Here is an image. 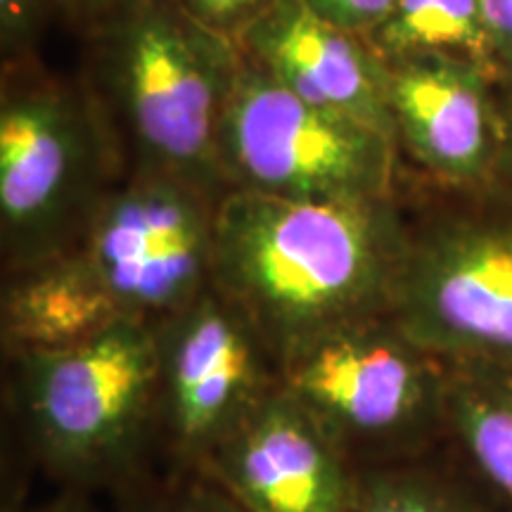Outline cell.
Wrapping results in <instances>:
<instances>
[{
  "label": "cell",
  "instance_id": "6da1fadb",
  "mask_svg": "<svg viewBox=\"0 0 512 512\" xmlns=\"http://www.w3.org/2000/svg\"><path fill=\"white\" fill-rule=\"evenodd\" d=\"M408 214L403 195L294 202L230 190L216 211L214 287L283 363L325 332L389 313Z\"/></svg>",
  "mask_w": 512,
  "mask_h": 512
},
{
  "label": "cell",
  "instance_id": "7a4b0ae2",
  "mask_svg": "<svg viewBox=\"0 0 512 512\" xmlns=\"http://www.w3.org/2000/svg\"><path fill=\"white\" fill-rule=\"evenodd\" d=\"M83 29V83L110 126L124 176H174L226 195L219 131L238 43L197 22L178 0H117Z\"/></svg>",
  "mask_w": 512,
  "mask_h": 512
},
{
  "label": "cell",
  "instance_id": "3957f363",
  "mask_svg": "<svg viewBox=\"0 0 512 512\" xmlns=\"http://www.w3.org/2000/svg\"><path fill=\"white\" fill-rule=\"evenodd\" d=\"M3 406L31 467L76 494H114L155 465V328L119 320L50 351L3 354Z\"/></svg>",
  "mask_w": 512,
  "mask_h": 512
},
{
  "label": "cell",
  "instance_id": "277c9868",
  "mask_svg": "<svg viewBox=\"0 0 512 512\" xmlns=\"http://www.w3.org/2000/svg\"><path fill=\"white\" fill-rule=\"evenodd\" d=\"M124 178L117 143L86 83L8 64L0 98L3 273L67 254Z\"/></svg>",
  "mask_w": 512,
  "mask_h": 512
},
{
  "label": "cell",
  "instance_id": "5b68a950",
  "mask_svg": "<svg viewBox=\"0 0 512 512\" xmlns=\"http://www.w3.org/2000/svg\"><path fill=\"white\" fill-rule=\"evenodd\" d=\"M448 366L389 313L351 320L287 358L280 384L354 470L446 446Z\"/></svg>",
  "mask_w": 512,
  "mask_h": 512
},
{
  "label": "cell",
  "instance_id": "8992f818",
  "mask_svg": "<svg viewBox=\"0 0 512 512\" xmlns=\"http://www.w3.org/2000/svg\"><path fill=\"white\" fill-rule=\"evenodd\" d=\"M434 192L403 197L408 240L389 316L446 361L512 366V202Z\"/></svg>",
  "mask_w": 512,
  "mask_h": 512
},
{
  "label": "cell",
  "instance_id": "52a82bcc",
  "mask_svg": "<svg viewBox=\"0 0 512 512\" xmlns=\"http://www.w3.org/2000/svg\"><path fill=\"white\" fill-rule=\"evenodd\" d=\"M401 150L387 133L311 105L240 53L219 131L230 190L294 202H361L401 192Z\"/></svg>",
  "mask_w": 512,
  "mask_h": 512
},
{
  "label": "cell",
  "instance_id": "ba28073f",
  "mask_svg": "<svg viewBox=\"0 0 512 512\" xmlns=\"http://www.w3.org/2000/svg\"><path fill=\"white\" fill-rule=\"evenodd\" d=\"M221 197L162 174H126L74 252L121 320L157 328L214 285Z\"/></svg>",
  "mask_w": 512,
  "mask_h": 512
},
{
  "label": "cell",
  "instance_id": "9c48e42d",
  "mask_svg": "<svg viewBox=\"0 0 512 512\" xmlns=\"http://www.w3.org/2000/svg\"><path fill=\"white\" fill-rule=\"evenodd\" d=\"M155 465L202 470L280 387V363L214 285L155 328Z\"/></svg>",
  "mask_w": 512,
  "mask_h": 512
},
{
  "label": "cell",
  "instance_id": "30bf717a",
  "mask_svg": "<svg viewBox=\"0 0 512 512\" xmlns=\"http://www.w3.org/2000/svg\"><path fill=\"white\" fill-rule=\"evenodd\" d=\"M384 67L401 155L434 190H494L503 145V81L482 64L453 57H406Z\"/></svg>",
  "mask_w": 512,
  "mask_h": 512
},
{
  "label": "cell",
  "instance_id": "8fae6325",
  "mask_svg": "<svg viewBox=\"0 0 512 512\" xmlns=\"http://www.w3.org/2000/svg\"><path fill=\"white\" fill-rule=\"evenodd\" d=\"M247 512H342L356 470L280 384L202 467Z\"/></svg>",
  "mask_w": 512,
  "mask_h": 512
},
{
  "label": "cell",
  "instance_id": "7c38bea8",
  "mask_svg": "<svg viewBox=\"0 0 512 512\" xmlns=\"http://www.w3.org/2000/svg\"><path fill=\"white\" fill-rule=\"evenodd\" d=\"M235 43L287 91L396 140L387 67L363 36L325 22L302 0H271Z\"/></svg>",
  "mask_w": 512,
  "mask_h": 512
},
{
  "label": "cell",
  "instance_id": "4fadbf2b",
  "mask_svg": "<svg viewBox=\"0 0 512 512\" xmlns=\"http://www.w3.org/2000/svg\"><path fill=\"white\" fill-rule=\"evenodd\" d=\"M119 320L105 290L74 249L41 264L3 273V354L72 347Z\"/></svg>",
  "mask_w": 512,
  "mask_h": 512
},
{
  "label": "cell",
  "instance_id": "5bb4252c",
  "mask_svg": "<svg viewBox=\"0 0 512 512\" xmlns=\"http://www.w3.org/2000/svg\"><path fill=\"white\" fill-rule=\"evenodd\" d=\"M446 366V448L498 512H512V366Z\"/></svg>",
  "mask_w": 512,
  "mask_h": 512
},
{
  "label": "cell",
  "instance_id": "9a60e30c",
  "mask_svg": "<svg viewBox=\"0 0 512 512\" xmlns=\"http://www.w3.org/2000/svg\"><path fill=\"white\" fill-rule=\"evenodd\" d=\"M342 512H498L456 458L439 451L356 470Z\"/></svg>",
  "mask_w": 512,
  "mask_h": 512
},
{
  "label": "cell",
  "instance_id": "2e32d148",
  "mask_svg": "<svg viewBox=\"0 0 512 512\" xmlns=\"http://www.w3.org/2000/svg\"><path fill=\"white\" fill-rule=\"evenodd\" d=\"M384 62L406 57H453L496 72L479 0H396L366 36ZM501 79V76H498Z\"/></svg>",
  "mask_w": 512,
  "mask_h": 512
},
{
  "label": "cell",
  "instance_id": "e0dca14e",
  "mask_svg": "<svg viewBox=\"0 0 512 512\" xmlns=\"http://www.w3.org/2000/svg\"><path fill=\"white\" fill-rule=\"evenodd\" d=\"M114 512H247L204 470L152 465L110 496Z\"/></svg>",
  "mask_w": 512,
  "mask_h": 512
},
{
  "label": "cell",
  "instance_id": "ac0fdd59",
  "mask_svg": "<svg viewBox=\"0 0 512 512\" xmlns=\"http://www.w3.org/2000/svg\"><path fill=\"white\" fill-rule=\"evenodd\" d=\"M50 8H57L55 0H0V48L5 67L29 60Z\"/></svg>",
  "mask_w": 512,
  "mask_h": 512
},
{
  "label": "cell",
  "instance_id": "d6986e66",
  "mask_svg": "<svg viewBox=\"0 0 512 512\" xmlns=\"http://www.w3.org/2000/svg\"><path fill=\"white\" fill-rule=\"evenodd\" d=\"M302 3L325 22L366 38L392 12L396 0H302Z\"/></svg>",
  "mask_w": 512,
  "mask_h": 512
},
{
  "label": "cell",
  "instance_id": "ffe728a7",
  "mask_svg": "<svg viewBox=\"0 0 512 512\" xmlns=\"http://www.w3.org/2000/svg\"><path fill=\"white\" fill-rule=\"evenodd\" d=\"M178 3L204 27L235 41L242 29L268 8L271 0H178Z\"/></svg>",
  "mask_w": 512,
  "mask_h": 512
},
{
  "label": "cell",
  "instance_id": "44dd1931",
  "mask_svg": "<svg viewBox=\"0 0 512 512\" xmlns=\"http://www.w3.org/2000/svg\"><path fill=\"white\" fill-rule=\"evenodd\" d=\"M494 67L503 83L512 81V0H479Z\"/></svg>",
  "mask_w": 512,
  "mask_h": 512
},
{
  "label": "cell",
  "instance_id": "7402d4cb",
  "mask_svg": "<svg viewBox=\"0 0 512 512\" xmlns=\"http://www.w3.org/2000/svg\"><path fill=\"white\" fill-rule=\"evenodd\" d=\"M494 192L512 202V81L503 83V145Z\"/></svg>",
  "mask_w": 512,
  "mask_h": 512
},
{
  "label": "cell",
  "instance_id": "603a6c76",
  "mask_svg": "<svg viewBox=\"0 0 512 512\" xmlns=\"http://www.w3.org/2000/svg\"><path fill=\"white\" fill-rule=\"evenodd\" d=\"M3 512H102L93 503V496L76 494V491H57V496L38 505H15Z\"/></svg>",
  "mask_w": 512,
  "mask_h": 512
},
{
  "label": "cell",
  "instance_id": "cb8c5ba5",
  "mask_svg": "<svg viewBox=\"0 0 512 512\" xmlns=\"http://www.w3.org/2000/svg\"><path fill=\"white\" fill-rule=\"evenodd\" d=\"M57 10L69 19H74L76 24L86 27L88 22H93L100 12H105L110 5L117 3V0H55Z\"/></svg>",
  "mask_w": 512,
  "mask_h": 512
}]
</instances>
